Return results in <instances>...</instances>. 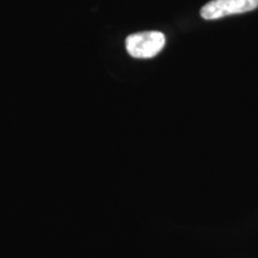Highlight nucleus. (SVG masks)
Here are the masks:
<instances>
[{
	"label": "nucleus",
	"instance_id": "nucleus-1",
	"mask_svg": "<svg viewBox=\"0 0 258 258\" xmlns=\"http://www.w3.org/2000/svg\"><path fill=\"white\" fill-rule=\"evenodd\" d=\"M165 35L160 31H143L129 35L125 40V49L135 59H151L163 50Z\"/></svg>",
	"mask_w": 258,
	"mask_h": 258
},
{
	"label": "nucleus",
	"instance_id": "nucleus-2",
	"mask_svg": "<svg viewBox=\"0 0 258 258\" xmlns=\"http://www.w3.org/2000/svg\"><path fill=\"white\" fill-rule=\"evenodd\" d=\"M258 8V0H211L200 11L206 21H215L227 16L246 14Z\"/></svg>",
	"mask_w": 258,
	"mask_h": 258
}]
</instances>
